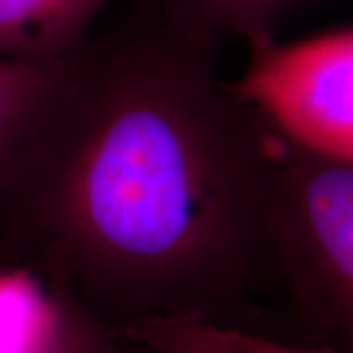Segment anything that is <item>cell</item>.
Returning <instances> with one entry per match:
<instances>
[{
  "label": "cell",
  "instance_id": "cell-7",
  "mask_svg": "<svg viewBox=\"0 0 353 353\" xmlns=\"http://www.w3.org/2000/svg\"><path fill=\"white\" fill-rule=\"evenodd\" d=\"M63 316L55 341L48 353H116L118 343L112 334L106 332V324L90 316L79 304L61 296Z\"/></svg>",
  "mask_w": 353,
  "mask_h": 353
},
{
  "label": "cell",
  "instance_id": "cell-6",
  "mask_svg": "<svg viewBox=\"0 0 353 353\" xmlns=\"http://www.w3.org/2000/svg\"><path fill=\"white\" fill-rule=\"evenodd\" d=\"M141 334V341H148L155 353H340L330 347H292L257 340H248L245 345L241 340H234L228 345L220 338L212 341L208 324L194 322L157 324Z\"/></svg>",
  "mask_w": 353,
  "mask_h": 353
},
{
  "label": "cell",
  "instance_id": "cell-9",
  "mask_svg": "<svg viewBox=\"0 0 353 353\" xmlns=\"http://www.w3.org/2000/svg\"><path fill=\"white\" fill-rule=\"evenodd\" d=\"M118 353H126V352H124V350H120V347H118Z\"/></svg>",
  "mask_w": 353,
  "mask_h": 353
},
{
  "label": "cell",
  "instance_id": "cell-1",
  "mask_svg": "<svg viewBox=\"0 0 353 353\" xmlns=\"http://www.w3.org/2000/svg\"><path fill=\"white\" fill-rule=\"evenodd\" d=\"M216 51L165 8L87 38L6 190L102 324L214 326L275 263V134Z\"/></svg>",
  "mask_w": 353,
  "mask_h": 353
},
{
  "label": "cell",
  "instance_id": "cell-2",
  "mask_svg": "<svg viewBox=\"0 0 353 353\" xmlns=\"http://www.w3.org/2000/svg\"><path fill=\"white\" fill-rule=\"evenodd\" d=\"M273 134V261L328 330L330 350L353 353V163Z\"/></svg>",
  "mask_w": 353,
  "mask_h": 353
},
{
  "label": "cell",
  "instance_id": "cell-3",
  "mask_svg": "<svg viewBox=\"0 0 353 353\" xmlns=\"http://www.w3.org/2000/svg\"><path fill=\"white\" fill-rule=\"evenodd\" d=\"M236 87L281 138L353 163V26L253 50Z\"/></svg>",
  "mask_w": 353,
  "mask_h": 353
},
{
  "label": "cell",
  "instance_id": "cell-4",
  "mask_svg": "<svg viewBox=\"0 0 353 353\" xmlns=\"http://www.w3.org/2000/svg\"><path fill=\"white\" fill-rule=\"evenodd\" d=\"M73 51L43 61L0 57V194H6L50 112Z\"/></svg>",
  "mask_w": 353,
  "mask_h": 353
},
{
  "label": "cell",
  "instance_id": "cell-8",
  "mask_svg": "<svg viewBox=\"0 0 353 353\" xmlns=\"http://www.w3.org/2000/svg\"><path fill=\"white\" fill-rule=\"evenodd\" d=\"M67 26L81 39L88 38V28L108 0H51Z\"/></svg>",
  "mask_w": 353,
  "mask_h": 353
},
{
  "label": "cell",
  "instance_id": "cell-5",
  "mask_svg": "<svg viewBox=\"0 0 353 353\" xmlns=\"http://www.w3.org/2000/svg\"><path fill=\"white\" fill-rule=\"evenodd\" d=\"M299 0H163L176 22L212 39L240 38L259 50L273 43L279 18Z\"/></svg>",
  "mask_w": 353,
  "mask_h": 353
}]
</instances>
